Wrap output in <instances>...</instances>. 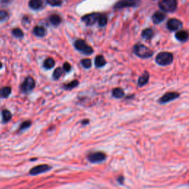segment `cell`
Masks as SVG:
<instances>
[{
    "label": "cell",
    "mask_w": 189,
    "mask_h": 189,
    "mask_svg": "<svg viewBox=\"0 0 189 189\" xmlns=\"http://www.w3.org/2000/svg\"><path fill=\"white\" fill-rule=\"evenodd\" d=\"M12 118V114L9 110L7 109H4L2 111V121L5 124L9 122Z\"/></svg>",
    "instance_id": "23"
},
{
    "label": "cell",
    "mask_w": 189,
    "mask_h": 189,
    "mask_svg": "<svg viewBox=\"0 0 189 189\" xmlns=\"http://www.w3.org/2000/svg\"><path fill=\"white\" fill-rule=\"evenodd\" d=\"M9 15L5 10H0V22L6 21L8 19Z\"/></svg>",
    "instance_id": "30"
},
{
    "label": "cell",
    "mask_w": 189,
    "mask_h": 189,
    "mask_svg": "<svg viewBox=\"0 0 189 189\" xmlns=\"http://www.w3.org/2000/svg\"><path fill=\"white\" fill-rule=\"evenodd\" d=\"M107 64V61L105 60L104 57L101 55H98L94 58V64H95L96 67L101 68L104 67Z\"/></svg>",
    "instance_id": "15"
},
{
    "label": "cell",
    "mask_w": 189,
    "mask_h": 189,
    "mask_svg": "<svg viewBox=\"0 0 189 189\" xmlns=\"http://www.w3.org/2000/svg\"><path fill=\"white\" fill-rule=\"evenodd\" d=\"M71 69H72V67H71L70 64L68 63V62H65V63L64 64V65H63L64 71L67 72V73H69V72L71 71Z\"/></svg>",
    "instance_id": "32"
},
{
    "label": "cell",
    "mask_w": 189,
    "mask_h": 189,
    "mask_svg": "<svg viewBox=\"0 0 189 189\" xmlns=\"http://www.w3.org/2000/svg\"><path fill=\"white\" fill-rule=\"evenodd\" d=\"M49 19H50V23L54 26L59 25L60 23L61 22V16H58V15L57 14L51 15V16H50V18H49Z\"/></svg>",
    "instance_id": "18"
},
{
    "label": "cell",
    "mask_w": 189,
    "mask_h": 189,
    "mask_svg": "<svg viewBox=\"0 0 189 189\" xmlns=\"http://www.w3.org/2000/svg\"><path fill=\"white\" fill-rule=\"evenodd\" d=\"M63 70L62 68L61 67H57L56 69H55L53 72V74H52V78L54 80H58L61 78V76L63 75Z\"/></svg>",
    "instance_id": "25"
},
{
    "label": "cell",
    "mask_w": 189,
    "mask_h": 189,
    "mask_svg": "<svg viewBox=\"0 0 189 189\" xmlns=\"http://www.w3.org/2000/svg\"><path fill=\"white\" fill-rule=\"evenodd\" d=\"M55 64H56V62H55L53 58H47V59L44 61V64H43V65H44V67L45 68V69H50L54 67Z\"/></svg>",
    "instance_id": "24"
},
{
    "label": "cell",
    "mask_w": 189,
    "mask_h": 189,
    "mask_svg": "<svg viewBox=\"0 0 189 189\" xmlns=\"http://www.w3.org/2000/svg\"></svg>",
    "instance_id": "36"
},
{
    "label": "cell",
    "mask_w": 189,
    "mask_h": 189,
    "mask_svg": "<svg viewBox=\"0 0 189 189\" xmlns=\"http://www.w3.org/2000/svg\"><path fill=\"white\" fill-rule=\"evenodd\" d=\"M159 7L166 12H174L177 7V0H161L159 2Z\"/></svg>",
    "instance_id": "4"
},
{
    "label": "cell",
    "mask_w": 189,
    "mask_h": 189,
    "mask_svg": "<svg viewBox=\"0 0 189 189\" xmlns=\"http://www.w3.org/2000/svg\"><path fill=\"white\" fill-rule=\"evenodd\" d=\"M111 94H112L113 97L115 98H122L123 97H124V95H125V92H124V91L121 88L117 87L115 88L114 90H112Z\"/></svg>",
    "instance_id": "19"
},
{
    "label": "cell",
    "mask_w": 189,
    "mask_h": 189,
    "mask_svg": "<svg viewBox=\"0 0 189 189\" xmlns=\"http://www.w3.org/2000/svg\"><path fill=\"white\" fill-rule=\"evenodd\" d=\"M36 86V81L32 77H27L21 84L20 90L22 93L28 94L33 91Z\"/></svg>",
    "instance_id": "5"
},
{
    "label": "cell",
    "mask_w": 189,
    "mask_h": 189,
    "mask_svg": "<svg viewBox=\"0 0 189 189\" xmlns=\"http://www.w3.org/2000/svg\"><path fill=\"white\" fill-rule=\"evenodd\" d=\"M133 52L137 57L141 58H151L154 54L153 50L149 48L145 45L138 43L134 45Z\"/></svg>",
    "instance_id": "1"
},
{
    "label": "cell",
    "mask_w": 189,
    "mask_h": 189,
    "mask_svg": "<svg viewBox=\"0 0 189 189\" xmlns=\"http://www.w3.org/2000/svg\"><path fill=\"white\" fill-rule=\"evenodd\" d=\"M124 177H122V176H120V177H118V181L120 184H123V183H124Z\"/></svg>",
    "instance_id": "33"
},
{
    "label": "cell",
    "mask_w": 189,
    "mask_h": 189,
    "mask_svg": "<svg viewBox=\"0 0 189 189\" xmlns=\"http://www.w3.org/2000/svg\"><path fill=\"white\" fill-rule=\"evenodd\" d=\"M89 123H90V120H87V119H85V120H83L82 121H81V124H82L83 125H86V124H88Z\"/></svg>",
    "instance_id": "34"
},
{
    "label": "cell",
    "mask_w": 189,
    "mask_h": 189,
    "mask_svg": "<svg viewBox=\"0 0 189 189\" xmlns=\"http://www.w3.org/2000/svg\"><path fill=\"white\" fill-rule=\"evenodd\" d=\"M74 47L77 50L85 55H90L94 52L92 47L86 44L83 39H77L74 42Z\"/></svg>",
    "instance_id": "3"
},
{
    "label": "cell",
    "mask_w": 189,
    "mask_h": 189,
    "mask_svg": "<svg viewBox=\"0 0 189 189\" xmlns=\"http://www.w3.org/2000/svg\"><path fill=\"white\" fill-rule=\"evenodd\" d=\"M81 64L86 69H90L92 67V61L90 58H84L83 60H81Z\"/></svg>",
    "instance_id": "28"
},
{
    "label": "cell",
    "mask_w": 189,
    "mask_h": 189,
    "mask_svg": "<svg viewBox=\"0 0 189 189\" xmlns=\"http://www.w3.org/2000/svg\"><path fill=\"white\" fill-rule=\"evenodd\" d=\"M42 0H30L29 6L33 10H37L42 6Z\"/></svg>",
    "instance_id": "17"
},
{
    "label": "cell",
    "mask_w": 189,
    "mask_h": 189,
    "mask_svg": "<svg viewBox=\"0 0 189 189\" xmlns=\"http://www.w3.org/2000/svg\"><path fill=\"white\" fill-rule=\"evenodd\" d=\"M101 16V14L93 13V14L85 15L84 16L82 17L81 19H82L83 22H84V23L86 24V25L91 26V25H93V24L94 23H96L97 22H98V20H99Z\"/></svg>",
    "instance_id": "9"
},
{
    "label": "cell",
    "mask_w": 189,
    "mask_h": 189,
    "mask_svg": "<svg viewBox=\"0 0 189 189\" xmlns=\"http://www.w3.org/2000/svg\"><path fill=\"white\" fill-rule=\"evenodd\" d=\"M2 67H3L2 64V62L0 61V69H2Z\"/></svg>",
    "instance_id": "35"
},
{
    "label": "cell",
    "mask_w": 189,
    "mask_h": 189,
    "mask_svg": "<svg viewBox=\"0 0 189 189\" xmlns=\"http://www.w3.org/2000/svg\"><path fill=\"white\" fill-rule=\"evenodd\" d=\"M149 78H150V74L148 71H145L144 73L142 74L137 81V84H138L139 87H143L145 85L148 84Z\"/></svg>",
    "instance_id": "12"
},
{
    "label": "cell",
    "mask_w": 189,
    "mask_h": 189,
    "mask_svg": "<svg viewBox=\"0 0 189 189\" xmlns=\"http://www.w3.org/2000/svg\"><path fill=\"white\" fill-rule=\"evenodd\" d=\"M87 158L89 161L92 163H97V162H101L105 160L107 158V155H106L105 153L102 152H96L90 153Z\"/></svg>",
    "instance_id": "7"
},
{
    "label": "cell",
    "mask_w": 189,
    "mask_h": 189,
    "mask_svg": "<svg viewBox=\"0 0 189 189\" xmlns=\"http://www.w3.org/2000/svg\"><path fill=\"white\" fill-rule=\"evenodd\" d=\"M173 59L174 56L171 52H161L157 55L155 61L160 66H168L172 63Z\"/></svg>",
    "instance_id": "2"
},
{
    "label": "cell",
    "mask_w": 189,
    "mask_h": 189,
    "mask_svg": "<svg viewBox=\"0 0 189 189\" xmlns=\"http://www.w3.org/2000/svg\"><path fill=\"white\" fill-rule=\"evenodd\" d=\"M179 97V93L177 92H166L162 96L160 99L158 100V102L161 104H165V103H169L170 101H172L174 100L177 99Z\"/></svg>",
    "instance_id": "8"
},
{
    "label": "cell",
    "mask_w": 189,
    "mask_h": 189,
    "mask_svg": "<svg viewBox=\"0 0 189 189\" xmlns=\"http://www.w3.org/2000/svg\"><path fill=\"white\" fill-rule=\"evenodd\" d=\"M46 2L51 6H59L62 3V0H46Z\"/></svg>",
    "instance_id": "31"
},
{
    "label": "cell",
    "mask_w": 189,
    "mask_h": 189,
    "mask_svg": "<svg viewBox=\"0 0 189 189\" xmlns=\"http://www.w3.org/2000/svg\"><path fill=\"white\" fill-rule=\"evenodd\" d=\"M11 93V88L10 86H5L0 89V98H7Z\"/></svg>",
    "instance_id": "21"
},
{
    "label": "cell",
    "mask_w": 189,
    "mask_h": 189,
    "mask_svg": "<svg viewBox=\"0 0 189 189\" xmlns=\"http://www.w3.org/2000/svg\"><path fill=\"white\" fill-rule=\"evenodd\" d=\"M12 34L16 38H19V39H21L24 36V33L22 30L19 29V28H15L12 31Z\"/></svg>",
    "instance_id": "26"
},
{
    "label": "cell",
    "mask_w": 189,
    "mask_h": 189,
    "mask_svg": "<svg viewBox=\"0 0 189 189\" xmlns=\"http://www.w3.org/2000/svg\"><path fill=\"white\" fill-rule=\"evenodd\" d=\"M33 33L39 37H43L46 35V30L41 26H36L34 27Z\"/></svg>",
    "instance_id": "20"
},
{
    "label": "cell",
    "mask_w": 189,
    "mask_h": 189,
    "mask_svg": "<svg viewBox=\"0 0 189 189\" xmlns=\"http://www.w3.org/2000/svg\"><path fill=\"white\" fill-rule=\"evenodd\" d=\"M141 0H120L115 3L114 8L116 10L128 7H137L141 5Z\"/></svg>",
    "instance_id": "6"
},
{
    "label": "cell",
    "mask_w": 189,
    "mask_h": 189,
    "mask_svg": "<svg viewBox=\"0 0 189 189\" xmlns=\"http://www.w3.org/2000/svg\"><path fill=\"white\" fill-rule=\"evenodd\" d=\"M79 84V81L78 80H74L72 81L70 83H68V84H65L63 85V88L66 90H71L73 89H74L78 86Z\"/></svg>",
    "instance_id": "22"
},
{
    "label": "cell",
    "mask_w": 189,
    "mask_h": 189,
    "mask_svg": "<svg viewBox=\"0 0 189 189\" xmlns=\"http://www.w3.org/2000/svg\"><path fill=\"white\" fill-rule=\"evenodd\" d=\"M141 36L145 40H150L154 36V31L151 28H146V29L143 30L141 33Z\"/></svg>",
    "instance_id": "16"
},
{
    "label": "cell",
    "mask_w": 189,
    "mask_h": 189,
    "mask_svg": "<svg viewBox=\"0 0 189 189\" xmlns=\"http://www.w3.org/2000/svg\"><path fill=\"white\" fill-rule=\"evenodd\" d=\"M31 125H32V122L31 121V120H26V121H24L23 123L21 124L19 130L20 132L24 131V129H27V128L31 127Z\"/></svg>",
    "instance_id": "27"
},
{
    "label": "cell",
    "mask_w": 189,
    "mask_h": 189,
    "mask_svg": "<svg viewBox=\"0 0 189 189\" xmlns=\"http://www.w3.org/2000/svg\"><path fill=\"white\" fill-rule=\"evenodd\" d=\"M166 19V14L160 11H157L152 16V21L154 24H158L163 22Z\"/></svg>",
    "instance_id": "13"
},
{
    "label": "cell",
    "mask_w": 189,
    "mask_h": 189,
    "mask_svg": "<svg viewBox=\"0 0 189 189\" xmlns=\"http://www.w3.org/2000/svg\"><path fill=\"white\" fill-rule=\"evenodd\" d=\"M183 26V23L180 20L177 19H171L168 21L167 22V27L169 31H176L180 29Z\"/></svg>",
    "instance_id": "11"
},
{
    "label": "cell",
    "mask_w": 189,
    "mask_h": 189,
    "mask_svg": "<svg viewBox=\"0 0 189 189\" xmlns=\"http://www.w3.org/2000/svg\"><path fill=\"white\" fill-rule=\"evenodd\" d=\"M107 17L105 16V15H102L101 17H100L99 20H98V24H99V26H101V27H104L106 24H107Z\"/></svg>",
    "instance_id": "29"
},
{
    "label": "cell",
    "mask_w": 189,
    "mask_h": 189,
    "mask_svg": "<svg viewBox=\"0 0 189 189\" xmlns=\"http://www.w3.org/2000/svg\"><path fill=\"white\" fill-rule=\"evenodd\" d=\"M51 169H52L51 166L46 165V164H42V165L36 166H35V167L32 168V169L30 170L29 174L31 175H38L40 174L47 172V171H50Z\"/></svg>",
    "instance_id": "10"
},
{
    "label": "cell",
    "mask_w": 189,
    "mask_h": 189,
    "mask_svg": "<svg viewBox=\"0 0 189 189\" xmlns=\"http://www.w3.org/2000/svg\"><path fill=\"white\" fill-rule=\"evenodd\" d=\"M175 37L178 41L184 42L188 39L189 33L186 31H179L175 33Z\"/></svg>",
    "instance_id": "14"
}]
</instances>
